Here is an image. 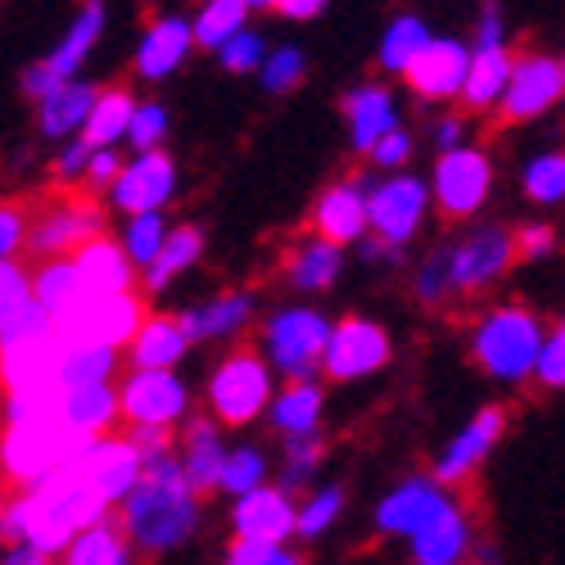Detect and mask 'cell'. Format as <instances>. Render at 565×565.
<instances>
[{
	"mask_svg": "<svg viewBox=\"0 0 565 565\" xmlns=\"http://www.w3.org/2000/svg\"><path fill=\"white\" fill-rule=\"evenodd\" d=\"M552 245H556V231L552 226H521V231L511 235L515 258H543V254H552Z\"/></svg>",
	"mask_w": 565,
	"mask_h": 565,
	"instance_id": "cell-55",
	"label": "cell"
},
{
	"mask_svg": "<svg viewBox=\"0 0 565 565\" xmlns=\"http://www.w3.org/2000/svg\"><path fill=\"white\" fill-rule=\"evenodd\" d=\"M226 565H303V556H295L286 547H271V543H245V539H235Z\"/></svg>",
	"mask_w": 565,
	"mask_h": 565,
	"instance_id": "cell-50",
	"label": "cell"
},
{
	"mask_svg": "<svg viewBox=\"0 0 565 565\" xmlns=\"http://www.w3.org/2000/svg\"><path fill=\"white\" fill-rule=\"evenodd\" d=\"M217 55H222V64H226L231 73H254V68L263 64V41H258V32H245V28H241Z\"/></svg>",
	"mask_w": 565,
	"mask_h": 565,
	"instance_id": "cell-49",
	"label": "cell"
},
{
	"mask_svg": "<svg viewBox=\"0 0 565 565\" xmlns=\"http://www.w3.org/2000/svg\"><path fill=\"white\" fill-rule=\"evenodd\" d=\"M177 191V168L163 150H146L140 159L122 163V172L114 177V204L131 217L140 213H159Z\"/></svg>",
	"mask_w": 565,
	"mask_h": 565,
	"instance_id": "cell-14",
	"label": "cell"
},
{
	"mask_svg": "<svg viewBox=\"0 0 565 565\" xmlns=\"http://www.w3.org/2000/svg\"><path fill=\"white\" fill-rule=\"evenodd\" d=\"M466 543H470L466 511H461V507H452V502L435 515V521H426V525H420V530L412 534L416 565H461Z\"/></svg>",
	"mask_w": 565,
	"mask_h": 565,
	"instance_id": "cell-23",
	"label": "cell"
},
{
	"mask_svg": "<svg viewBox=\"0 0 565 565\" xmlns=\"http://www.w3.org/2000/svg\"><path fill=\"white\" fill-rule=\"evenodd\" d=\"M200 521V502L181 476V461L172 452L140 461V480L122 498V534L127 543L146 547V552H168L181 539L195 534Z\"/></svg>",
	"mask_w": 565,
	"mask_h": 565,
	"instance_id": "cell-1",
	"label": "cell"
},
{
	"mask_svg": "<svg viewBox=\"0 0 565 565\" xmlns=\"http://www.w3.org/2000/svg\"><path fill=\"white\" fill-rule=\"evenodd\" d=\"M90 100H96V86H86V82L55 86L51 96L41 100V131L45 136H68L73 127L82 131V122L90 114Z\"/></svg>",
	"mask_w": 565,
	"mask_h": 565,
	"instance_id": "cell-35",
	"label": "cell"
},
{
	"mask_svg": "<svg viewBox=\"0 0 565 565\" xmlns=\"http://www.w3.org/2000/svg\"><path fill=\"white\" fill-rule=\"evenodd\" d=\"M263 476L267 466L254 448H235L222 457V470H217V489H231V493H249V489H263Z\"/></svg>",
	"mask_w": 565,
	"mask_h": 565,
	"instance_id": "cell-43",
	"label": "cell"
},
{
	"mask_svg": "<svg viewBox=\"0 0 565 565\" xmlns=\"http://www.w3.org/2000/svg\"><path fill=\"white\" fill-rule=\"evenodd\" d=\"M114 371H118V349H68L60 366V390L109 385Z\"/></svg>",
	"mask_w": 565,
	"mask_h": 565,
	"instance_id": "cell-38",
	"label": "cell"
},
{
	"mask_svg": "<svg viewBox=\"0 0 565 565\" xmlns=\"http://www.w3.org/2000/svg\"><path fill=\"white\" fill-rule=\"evenodd\" d=\"M263 82H267V90H295V86L303 82V55L295 51V45L276 51V55L263 64Z\"/></svg>",
	"mask_w": 565,
	"mask_h": 565,
	"instance_id": "cell-48",
	"label": "cell"
},
{
	"mask_svg": "<svg viewBox=\"0 0 565 565\" xmlns=\"http://www.w3.org/2000/svg\"><path fill=\"white\" fill-rule=\"evenodd\" d=\"M77 461H82V476L90 480V489H96L109 507L122 502L136 489V480H140V457L118 435H96L77 452Z\"/></svg>",
	"mask_w": 565,
	"mask_h": 565,
	"instance_id": "cell-16",
	"label": "cell"
},
{
	"mask_svg": "<svg viewBox=\"0 0 565 565\" xmlns=\"http://www.w3.org/2000/svg\"><path fill=\"white\" fill-rule=\"evenodd\" d=\"M185 385L172 371H131L127 385L118 390V416H127L131 426H172L185 412Z\"/></svg>",
	"mask_w": 565,
	"mask_h": 565,
	"instance_id": "cell-13",
	"label": "cell"
},
{
	"mask_svg": "<svg viewBox=\"0 0 565 565\" xmlns=\"http://www.w3.org/2000/svg\"><path fill=\"white\" fill-rule=\"evenodd\" d=\"M235 539L280 547L295 534V502L286 489H249L235 502Z\"/></svg>",
	"mask_w": 565,
	"mask_h": 565,
	"instance_id": "cell-18",
	"label": "cell"
},
{
	"mask_svg": "<svg viewBox=\"0 0 565 565\" xmlns=\"http://www.w3.org/2000/svg\"><path fill=\"white\" fill-rule=\"evenodd\" d=\"M163 131H168V114H163L159 105H136V114H131V122H127V140H131L140 154L159 150Z\"/></svg>",
	"mask_w": 565,
	"mask_h": 565,
	"instance_id": "cell-47",
	"label": "cell"
},
{
	"mask_svg": "<svg viewBox=\"0 0 565 565\" xmlns=\"http://www.w3.org/2000/svg\"><path fill=\"white\" fill-rule=\"evenodd\" d=\"M64 565H131V543H127V534L105 515V521L86 525V530H77L68 539Z\"/></svg>",
	"mask_w": 565,
	"mask_h": 565,
	"instance_id": "cell-29",
	"label": "cell"
},
{
	"mask_svg": "<svg viewBox=\"0 0 565 565\" xmlns=\"http://www.w3.org/2000/svg\"><path fill=\"white\" fill-rule=\"evenodd\" d=\"M118 172H122L118 150H90L86 154V168H82V181L90 185V191H105V185H114Z\"/></svg>",
	"mask_w": 565,
	"mask_h": 565,
	"instance_id": "cell-53",
	"label": "cell"
},
{
	"mask_svg": "<svg viewBox=\"0 0 565 565\" xmlns=\"http://www.w3.org/2000/svg\"><path fill=\"white\" fill-rule=\"evenodd\" d=\"M271 10H280L286 19H312V14H321V10H326V0H276Z\"/></svg>",
	"mask_w": 565,
	"mask_h": 565,
	"instance_id": "cell-57",
	"label": "cell"
},
{
	"mask_svg": "<svg viewBox=\"0 0 565 565\" xmlns=\"http://www.w3.org/2000/svg\"><path fill=\"white\" fill-rule=\"evenodd\" d=\"M561 90H565V64L556 55H525L511 64V77L498 96V118L507 127L530 122L561 100Z\"/></svg>",
	"mask_w": 565,
	"mask_h": 565,
	"instance_id": "cell-7",
	"label": "cell"
},
{
	"mask_svg": "<svg viewBox=\"0 0 565 565\" xmlns=\"http://www.w3.org/2000/svg\"><path fill=\"white\" fill-rule=\"evenodd\" d=\"M344 511V493L340 489H321V493H312L303 507H295V534L299 539H317V534H326L335 525V515Z\"/></svg>",
	"mask_w": 565,
	"mask_h": 565,
	"instance_id": "cell-41",
	"label": "cell"
},
{
	"mask_svg": "<svg viewBox=\"0 0 565 565\" xmlns=\"http://www.w3.org/2000/svg\"><path fill=\"white\" fill-rule=\"evenodd\" d=\"M326 335H331V326L326 317L308 312V308H290L271 317L267 326V353L271 362L290 375V381H312L321 371V349H326Z\"/></svg>",
	"mask_w": 565,
	"mask_h": 565,
	"instance_id": "cell-8",
	"label": "cell"
},
{
	"mask_svg": "<svg viewBox=\"0 0 565 565\" xmlns=\"http://www.w3.org/2000/svg\"><path fill=\"white\" fill-rule=\"evenodd\" d=\"M249 6H254V10H263V6H276V0H245V10H249Z\"/></svg>",
	"mask_w": 565,
	"mask_h": 565,
	"instance_id": "cell-60",
	"label": "cell"
},
{
	"mask_svg": "<svg viewBox=\"0 0 565 565\" xmlns=\"http://www.w3.org/2000/svg\"><path fill=\"white\" fill-rule=\"evenodd\" d=\"M73 263V280H77V299H109V295H127L131 290V263L122 254V245H114L109 235H96L68 254Z\"/></svg>",
	"mask_w": 565,
	"mask_h": 565,
	"instance_id": "cell-17",
	"label": "cell"
},
{
	"mask_svg": "<svg viewBox=\"0 0 565 565\" xmlns=\"http://www.w3.org/2000/svg\"><path fill=\"white\" fill-rule=\"evenodd\" d=\"M381 168H398V163H407V154H412V136L403 131V127H394V131H385L375 146L366 150Z\"/></svg>",
	"mask_w": 565,
	"mask_h": 565,
	"instance_id": "cell-54",
	"label": "cell"
},
{
	"mask_svg": "<svg viewBox=\"0 0 565 565\" xmlns=\"http://www.w3.org/2000/svg\"><path fill=\"white\" fill-rule=\"evenodd\" d=\"M86 146H82V140H73V146L60 154V163H55V172L64 177V181H82V168H86Z\"/></svg>",
	"mask_w": 565,
	"mask_h": 565,
	"instance_id": "cell-56",
	"label": "cell"
},
{
	"mask_svg": "<svg viewBox=\"0 0 565 565\" xmlns=\"http://www.w3.org/2000/svg\"><path fill=\"white\" fill-rule=\"evenodd\" d=\"M511 64H515V60H511V51H507V41L476 51V55H470V64H466V82H461V90H457V100H461L466 109H493L498 96H502V86H507V77H511Z\"/></svg>",
	"mask_w": 565,
	"mask_h": 565,
	"instance_id": "cell-25",
	"label": "cell"
},
{
	"mask_svg": "<svg viewBox=\"0 0 565 565\" xmlns=\"http://www.w3.org/2000/svg\"><path fill=\"white\" fill-rule=\"evenodd\" d=\"M32 303V280H28V271L10 258V263H0V331L23 312Z\"/></svg>",
	"mask_w": 565,
	"mask_h": 565,
	"instance_id": "cell-45",
	"label": "cell"
},
{
	"mask_svg": "<svg viewBox=\"0 0 565 565\" xmlns=\"http://www.w3.org/2000/svg\"><path fill=\"white\" fill-rule=\"evenodd\" d=\"M105 231L100 204L90 195H60L51 209H41L36 217H28V249L41 258H68L77 245L96 241Z\"/></svg>",
	"mask_w": 565,
	"mask_h": 565,
	"instance_id": "cell-6",
	"label": "cell"
},
{
	"mask_svg": "<svg viewBox=\"0 0 565 565\" xmlns=\"http://www.w3.org/2000/svg\"><path fill=\"white\" fill-rule=\"evenodd\" d=\"M489 185H493V168L480 150H448L435 168V204L448 222H466L470 213H480L489 200Z\"/></svg>",
	"mask_w": 565,
	"mask_h": 565,
	"instance_id": "cell-10",
	"label": "cell"
},
{
	"mask_svg": "<svg viewBox=\"0 0 565 565\" xmlns=\"http://www.w3.org/2000/svg\"><path fill=\"white\" fill-rule=\"evenodd\" d=\"M543 344V321L530 308H493L476 331V362L493 381H525Z\"/></svg>",
	"mask_w": 565,
	"mask_h": 565,
	"instance_id": "cell-3",
	"label": "cell"
},
{
	"mask_svg": "<svg viewBox=\"0 0 565 565\" xmlns=\"http://www.w3.org/2000/svg\"><path fill=\"white\" fill-rule=\"evenodd\" d=\"M0 565H51V556H41V552H32V547H14Z\"/></svg>",
	"mask_w": 565,
	"mask_h": 565,
	"instance_id": "cell-58",
	"label": "cell"
},
{
	"mask_svg": "<svg viewBox=\"0 0 565 565\" xmlns=\"http://www.w3.org/2000/svg\"><path fill=\"white\" fill-rule=\"evenodd\" d=\"M100 28H105V6H100V0H82V14L73 19L68 36L60 41V51L51 60H41V68L51 73L55 82H73V73L86 60V51L100 41Z\"/></svg>",
	"mask_w": 565,
	"mask_h": 565,
	"instance_id": "cell-28",
	"label": "cell"
},
{
	"mask_svg": "<svg viewBox=\"0 0 565 565\" xmlns=\"http://www.w3.org/2000/svg\"><path fill=\"white\" fill-rule=\"evenodd\" d=\"M127 349H131L136 371H172L181 353L191 349V335L181 331L177 317H146L136 326V335L127 340Z\"/></svg>",
	"mask_w": 565,
	"mask_h": 565,
	"instance_id": "cell-22",
	"label": "cell"
},
{
	"mask_svg": "<svg viewBox=\"0 0 565 565\" xmlns=\"http://www.w3.org/2000/svg\"><path fill=\"white\" fill-rule=\"evenodd\" d=\"M32 299L51 312V317H60L68 303H77V280H73V263L68 258H45V267L36 271V280H32Z\"/></svg>",
	"mask_w": 565,
	"mask_h": 565,
	"instance_id": "cell-39",
	"label": "cell"
},
{
	"mask_svg": "<svg viewBox=\"0 0 565 565\" xmlns=\"http://www.w3.org/2000/svg\"><path fill=\"white\" fill-rule=\"evenodd\" d=\"M502 430H507V407H484V412L448 444V452L439 457L435 484L444 489V484H461V480L476 476V466L489 457V448L502 439Z\"/></svg>",
	"mask_w": 565,
	"mask_h": 565,
	"instance_id": "cell-19",
	"label": "cell"
},
{
	"mask_svg": "<svg viewBox=\"0 0 565 565\" xmlns=\"http://www.w3.org/2000/svg\"><path fill=\"white\" fill-rule=\"evenodd\" d=\"M185 55H191V23L181 19H159L150 23V32L140 36V51H136V73L140 77H168Z\"/></svg>",
	"mask_w": 565,
	"mask_h": 565,
	"instance_id": "cell-24",
	"label": "cell"
},
{
	"mask_svg": "<svg viewBox=\"0 0 565 565\" xmlns=\"http://www.w3.org/2000/svg\"><path fill=\"white\" fill-rule=\"evenodd\" d=\"M515 263V249H511V231L502 226H484L476 231L466 245H457L452 254H444V267H448V290L457 295H480L489 290L493 280Z\"/></svg>",
	"mask_w": 565,
	"mask_h": 565,
	"instance_id": "cell-12",
	"label": "cell"
},
{
	"mask_svg": "<svg viewBox=\"0 0 565 565\" xmlns=\"http://www.w3.org/2000/svg\"><path fill=\"white\" fill-rule=\"evenodd\" d=\"M390 362V335L366 317H344L331 326L321 349V366L331 381H358V375H371Z\"/></svg>",
	"mask_w": 565,
	"mask_h": 565,
	"instance_id": "cell-9",
	"label": "cell"
},
{
	"mask_svg": "<svg viewBox=\"0 0 565 565\" xmlns=\"http://www.w3.org/2000/svg\"><path fill=\"white\" fill-rule=\"evenodd\" d=\"M271 403V371L254 349H231L213 381H209V407L213 426H249Z\"/></svg>",
	"mask_w": 565,
	"mask_h": 565,
	"instance_id": "cell-4",
	"label": "cell"
},
{
	"mask_svg": "<svg viewBox=\"0 0 565 565\" xmlns=\"http://www.w3.org/2000/svg\"><path fill=\"white\" fill-rule=\"evenodd\" d=\"M163 235H168V226H163L159 213H140V217H131V226H127V235H122V254H127V263H131V267H150V258H154L159 245H163Z\"/></svg>",
	"mask_w": 565,
	"mask_h": 565,
	"instance_id": "cell-42",
	"label": "cell"
},
{
	"mask_svg": "<svg viewBox=\"0 0 565 565\" xmlns=\"http://www.w3.org/2000/svg\"><path fill=\"white\" fill-rule=\"evenodd\" d=\"M466 64H470V51L461 41H426L420 51L412 55V64L403 68V77H407V86L416 90L420 100H452L457 90H461V82H466Z\"/></svg>",
	"mask_w": 565,
	"mask_h": 565,
	"instance_id": "cell-15",
	"label": "cell"
},
{
	"mask_svg": "<svg viewBox=\"0 0 565 565\" xmlns=\"http://www.w3.org/2000/svg\"><path fill=\"white\" fill-rule=\"evenodd\" d=\"M0 534H6V507H0Z\"/></svg>",
	"mask_w": 565,
	"mask_h": 565,
	"instance_id": "cell-61",
	"label": "cell"
},
{
	"mask_svg": "<svg viewBox=\"0 0 565 565\" xmlns=\"http://www.w3.org/2000/svg\"><path fill=\"white\" fill-rule=\"evenodd\" d=\"M340 276V249L335 245H326V241H308L290 254V280L299 290H326L331 280Z\"/></svg>",
	"mask_w": 565,
	"mask_h": 565,
	"instance_id": "cell-37",
	"label": "cell"
},
{
	"mask_svg": "<svg viewBox=\"0 0 565 565\" xmlns=\"http://www.w3.org/2000/svg\"><path fill=\"white\" fill-rule=\"evenodd\" d=\"M457 140H461V122H457V118H444V127H439V146H444V154L457 150Z\"/></svg>",
	"mask_w": 565,
	"mask_h": 565,
	"instance_id": "cell-59",
	"label": "cell"
},
{
	"mask_svg": "<svg viewBox=\"0 0 565 565\" xmlns=\"http://www.w3.org/2000/svg\"><path fill=\"white\" fill-rule=\"evenodd\" d=\"M530 375H539V381L547 385V390H561L565 385V331L561 326H552V331L543 335V344H539V358H534V371Z\"/></svg>",
	"mask_w": 565,
	"mask_h": 565,
	"instance_id": "cell-46",
	"label": "cell"
},
{
	"mask_svg": "<svg viewBox=\"0 0 565 565\" xmlns=\"http://www.w3.org/2000/svg\"><path fill=\"white\" fill-rule=\"evenodd\" d=\"M249 312H254V295L235 290V295H222V299H213L209 308L185 312V317H177V321H181V331L191 335V340H222V335L241 331V326L249 321Z\"/></svg>",
	"mask_w": 565,
	"mask_h": 565,
	"instance_id": "cell-32",
	"label": "cell"
},
{
	"mask_svg": "<svg viewBox=\"0 0 565 565\" xmlns=\"http://www.w3.org/2000/svg\"><path fill=\"white\" fill-rule=\"evenodd\" d=\"M312 241H326V245H353L366 235V195H362V185L358 181H340L331 185L317 209H312Z\"/></svg>",
	"mask_w": 565,
	"mask_h": 565,
	"instance_id": "cell-20",
	"label": "cell"
},
{
	"mask_svg": "<svg viewBox=\"0 0 565 565\" xmlns=\"http://www.w3.org/2000/svg\"><path fill=\"white\" fill-rule=\"evenodd\" d=\"M525 195L539 200V204H561V195H565V159H561L556 150L530 163V172H525Z\"/></svg>",
	"mask_w": 565,
	"mask_h": 565,
	"instance_id": "cell-44",
	"label": "cell"
},
{
	"mask_svg": "<svg viewBox=\"0 0 565 565\" xmlns=\"http://www.w3.org/2000/svg\"><path fill=\"white\" fill-rule=\"evenodd\" d=\"M317 461H321V439H312V435L295 439V444H290V457H286V484H290V489L308 484V476L317 470Z\"/></svg>",
	"mask_w": 565,
	"mask_h": 565,
	"instance_id": "cell-52",
	"label": "cell"
},
{
	"mask_svg": "<svg viewBox=\"0 0 565 565\" xmlns=\"http://www.w3.org/2000/svg\"><path fill=\"white\" fill-rule=\"evenodd\" d=\"M271 420H276V430L290 435V439L312 435L317 420H321V390L312 381H290L280 390V398L271 403Z\"/></svg>",
	"mask_w": 565,
	"mask_h": 565,
	"instance_id": "cell-34",
	"label": "cell"
},
{
	"mask_svg": "<svg viewBox=\"0 0 565 565\" xmlns=\"http://www.w3.org/2000/svg\"><path fill=\"white\" fill-rule=\"evenodd\" d=\"M136 114V100L127 96L122 86H109V90H96V100H90V114L82 122V146L86 150H114L118 140L127 136V122Z\"/></svg>",
	"mask_w": 565,
	"mask_h": 565,
	"instance_id": "cell-26",
	"label": "cell"
},
{
	"mask_svg": "<svg viewBox=\"0 0 565 565\" xmlns=\"http://www.w3.org/2000/svg\"><path fill=\"white\" fill-rule=\"evenodd\" d=\"M448 507V493L435 484V480H412L403 489H394L381 511H375V525H381L385 534H416L426 521H435V515Z\"/></svg>",
	"mask_w": 565,
	"mask_h": 565,
	"instance_id": "cell-21",
	"label": "cell"
},
{
	"mask_svg": "<svg viewBox=\"0 0 565 565\" xmlns=\"http://www.w3.org/2000/svg\"><path fill=\"white\" fill-rule=\"evenodd\" d=\"M86 444L90 439L77 435L60 416V398H55V403H45L36 412L10 416L6 435H0V470H6V480L32 489L45 476H55L64 461H73Z\"/></svg>",
	"mask_w": 565,
	"mask_h": 565,
	"instance_id": "cell-2",
	"label": "cell"
},
{
	"mask_svg": "<svg viewBox=\"0 0 565 565\" xmlns=\"http://www.w3.org/2000/svg\"><path fill=\"white\" fill-rule=\"evenodd\" d=\"M60 416L86 439L105 435L118 420V394L109 385H77V390H60Z\"/></svg>",
	"mask_w": 565,
	"mask_h": 565,
	"instance_id": "cell-27",
	"label": "cell"
},
{
	"mask_svg": "<svg viewBox=\"0 0 565 565\" xmlns=\"http://www.w3.org/2000/svg\"><path fill=\"white\" fill-rule=\"evenodd\" d=\"M222 448H217V426L213 420H191L185 426V461H181V476L191 484V493H209L217 489V470H222Z\"/></svg>",
	"mask_w": 565,
	"mask_h": 565,
	"instance_id": "cell-30",
	"label": "cell"
},
{
	"mask_svg": "<svg viewBox=\"0 0 565 565\" xmlns=\"http://www.w3.org/2000/svg\"><path fill=\"white\" fill-rule=\"evenodd\" d=\"M28 241V209L23 204H0V263H10Z\"/></svg>",
	"mask_w": 565,
	"mask_h": 565,
	"instance_id": "cell-51",
	"label": "cell"
},
{
	"mask_svg": "<svg viewBox=\"0 0 565 565\" xmlns=\"http://www.w3.org/2000/svg\"><path fill=\"white\" fill-rule=\"evenodd\" d=\"M344 114L353 122V146L358 150H371L375 140H381L385 131H394V100L385 86H358L353 96L344 100Z\"/></svg>",
	"mask_w": 565,
	"mask_h": 565,
	"instance_id": "cell-31",
	"label": "cell"
},
{
	"mask_svg": "<svg viewBox=\"0 0 565 565\" xmlns=\"http://www.w3.org/2000/svg\"><path fill=\"white\" fill-rule=\"evenodd\" d=\"M146 321V303L131 290L109 299H77L55 317V335L64 349H122L136 326Z\"/></svg>",
	"mask_w": 565,
	"mask_h": 565,
	"instance_id": "cell-5",
	"label": "cell"
},
{
	"mask_svg": "<svg viewBox=\"0 0 565 565\" xmlns=\"http://www.w3.org/2000/svg\"><path fill=\"white\" fill-rule=\"evenodd\" d=\"M426 204H430V195H426V185H420L416 177H394V181H385V185H375V191H371V200H366V231L385 249L398 254L416 235Z\"/></svg>",
	"mask_w": 565,
	"mask_h": 565,
	"instance_id": "cell-11",
	"label": "cell"
},
{
	"mask_svg": "<svg viewBox=\"0 0 565 565\" xmlns=\"http://www.w3.org/2000/svg\"><path fill=\"white\" fill-rule=\"evenodd\" d=\"M200 254H204V235H200L195 226L168 231V235H163V245H159V254H154L150 267H146V290H163L168 280H177L185 267H195Z\"/></svg>",
	"mask_w": 565,
	"mask_h": 565,
	"instance_id": "cell-33",
	"label": "cell"
},
{
	"mask_svg": "<svg viewBox=\"0 0 565 565\" xmlns=\"http://www.w3.org/2000/svg\"><path fill=\"white\" fill-rule=\"evenodd\" d=\"M245 0H204L195 23H191V41H200L204 51H222V45L245 28Z\"/></svg>",
	"mask_w": 565,
	"mask_h": 565,
	"instance_id": "cell-36",
	"label": "cell"
},
{
	"mask_svg": "<svg viewBox=\"0 0 565 565\" xmlns=\"http://www.w3.org/2000/svg\"><path fill=\"white\" fill-rule=\"evenodd\" d=\"M430 41V32H426V23L420 19H412V14H398L394 23H390V32H385V41H381V64L390 68V73H403L407 64H412V55L420 51V45Z\"/></svg>",
	"mask_w": 565,
	"mask_h": 565,
	"instance_id": "cell-40",
	"label": "cell"
}]
</instances>
